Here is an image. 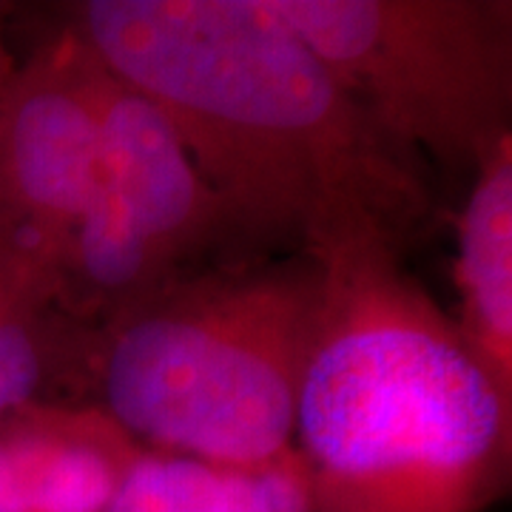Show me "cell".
Listing matches in <instances>:
<instances>
[{
    "label": "cell",
    "instance_id": "obj_1",
    "mask_svg": "<svg viewBox=\"0 0 512 512\" xmlns=\"http://www.w3.org/2000/svg\"><path fill=\"white\" fill-rule=\"evenodd\" d=\"M69 23L171 120L242 254L313 259L359 237L404 251L430 220L419 157L262 0H86Z\"/></svg>",
    "mask_w": 512,
    "mask_h": 512
},
{
    "label": "cell",
    "instance_id": "obj_2",
    "mask_svg": "<svg viewBox=\"0 0 512 512\" xmlns=\"http://www.w3.org/2000/svg\"><path fill=\"white\" fill-rule=\"evenodd\" d=\"M382 237L316 259L291 450L311 512H484L510 490L512 399Z\"/></svg>",
    "mask_w": 512,
    "mask_h": 512
},
{
    "label": "cell",
    "instance_id": "obj_3",
    "mask_svg": "<svg viewBox=\"0 0 512 512\" xmlns=\"http://www.w3.org/2000/svg\"><path fill=\"white\" fill-rule=\"evenodd\" d=\"M311 256L185 271L114 311L97 348L106 413L160 453L248 473L291 450L319 316Z\"/></svg>",
    "mask_w": 512,
    "mask_h": 512
},
{
    "label": "cell",
    "instance_id": "obj_4",
    "mask_svg": "<svg viewBox=\"0 0 512 512\" xmlns=\"http://www.w3.org/2000/svg\"><path fill=\"white\" fill-rule=\"evenodd\" d=\"M390 143L476 168L512 137L510 0H262Z\"/></svg>",
    "mask_w": 512,
    "mask_h": 512
},
{
    "label": "cell",
    "instance_id": "obj_5",
    "mask_svg": "<svg viewBox=\"0 0 512 512\" xmlns=\"http://www.w3.org/2000/svg\"><path fill=\"white\" fill-rule=\"evenodd\" d=\"M106 74L69 23L0 92V237L55 276L100 168Z\"/></svg>",
    "mask_w": 512,
    "mask_h": 512
},
{
    "label": "cell",
    "instance_id": "obj_6",
    "mask_svg": "<svg viewBox=\"0 0 512 512\" xmlns=\"http://www.w3.org/2000/svg\"><path fill=\"white\" fill-rule=\"evenodd\" d=\"M97 177L171 274H185L188 262L220 245L237 248L222 202L171 120L111 72L103 89Z\"/></svg>",
    "mask_w": 512,
    "mask_h": 512
},
{
    "label": "cell",
    "instance_id": "obj_7",
    "mask_svg": "<svg viewBox=\"0 0 512 512\" xmlns=\"http://www.w3.org/2000/svg\"><path fill=\"white\" fill-rule=\"evenodd\" d=\"M23 512H103L140 458L137 441L97 410L29 404L0 424Z\"/></svg>",
    "mask_w": 512,
    "mask_h": 512
},
{
    "label": "cell",
    "instance_id": "obj_8",
    "mask_svg": "<svg viewBox=\"0 0 512 512\" xmlns=\"http://www.w3.org/2000/svg\"><path fill=\"white\" fill-rule=\"evenodd\" d=\"M456 325L495 387L512 399V137L478 165L458 220Z\"/></svg>",
    "mask_w": 512,
    "mask_h": 512
},
{
    "label": "cell",
    "instance_id": "obj_9",
    "mask_svg": "<svg viewBox=\"0 0 512 512\" xmlns=\"http://www.w3.org/2000/svg\"><path fill=\"white\" fill-rule=\"evenodd\" d=\"M60 282L49 265L0 237V424L37 402L63 356Z\"/></svg>",
    "mask_w": 512,
    "mask_h": 512
},
{
    "label": "cell",
    "instance_id": "obj_10",
    "mask_svg": "<svg viewBox=\"0 0 512 512\" xmlns=\"http://www.w3.org/2000/svg\"><path fill=\"white\" fill-rule=\"evenodd\" d=\"M237 473L171 453H140L103 512H231Z\"/></svg>",
    "mask_w": 512,
    "mask_h": 512
},
{
    "label": "cell",
    "instance_id": "obj_11",
    "mask_svg": "<svg viewBox=\"0 0 512 512\" xmlns=\"http://www.w3.org/2000/svg\"><path fill=\"white\" fill-rule=\"evenodd\" d=\"M231 512H311L308 484L296 453L285 450L256 470L237 473Z\"/></svg>",
    "mask_w": 512,
    "mask_h": 512
},
{
    "label": "cell",
    "instance_id": "obj_12",
    "mask_svg": "<svg viewBox=\"0 0 512 512\" xmlns=\"http://www.w3.org/2000/svg\"><path fill=\"white\" fill-rule=\"evenodd\" d=\"M0 512H23L15 461L3 436H0Z\"/></svg>",
    "mask_w": 512,
    "mask_h": 512
},
{
    "label": "cell",
    "instance_id": "obj_13",
    "mask_svg": "<svg viewBox=\"0 0 512 512\" xmlns=\"http://www.w3.org/2000/svg\"><path fill=\"white\" fill-rule=\"evenodd\" d=\"M12 15H15V6L12 3H0V92H3L9 74L15 72V63H18V55L12 52V43H9Z\"/></svg>",
    "mask_w": 512,
    "mask_h": 512
}]
</instances>
